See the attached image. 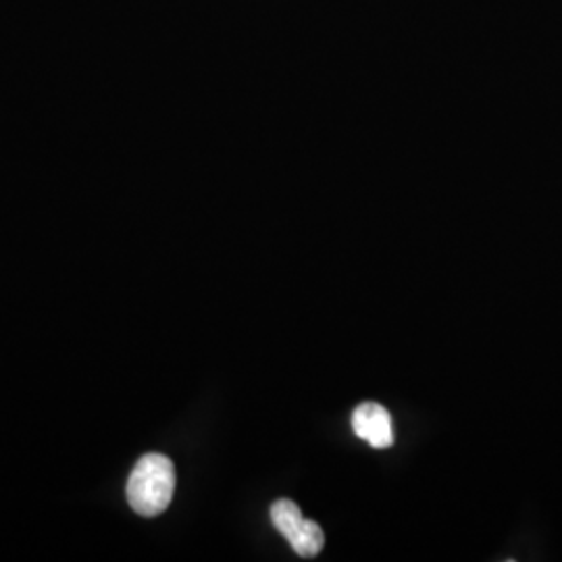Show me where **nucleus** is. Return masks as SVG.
<instances>
[{"label":"nucleus","instance_id":"obj_1","mask_svg":"<svg viewBox=\"0 0 562 562\" xmlns=\"http://www.w3.org/2000/svg\"><path fill=\"white\" fill-rule=\"evenodd\" d=\"M176 492V467L165 454H144L127 480V503L140 517H159Z\"/></svg>","mask_w":562,"mask_h":562},{"label":"nucleus","instance_id":"obj_2","mask_svg":"<svg viewBox=\"0 0 562 562\" xmlns=\"http://www.w3.org/2000/svg\"><path fill=\"white\" fill-rule=\"evenodd\" d=\"M271 521L299 557L313 559L322 552L325 536L319 522L304 519L299 504L294 501H276L271 506Z\"/></svg>","mask_w":562,"mask_h":562},{"label":"nucleus","instance_id":"obj_3","mask_svg":"<svg viewBox=\"0 0 562 562\" xmlns=\"http://www.w3.org/2000/svg\"><path fill=\"white\" fill-rule=\"evenodd\" d=\"M355 434L373 448H390L394 443V425L387 408L378 402H362L352 413Z\"/></svg>","mask_w":562,"mask_h":562}]
</instances>
